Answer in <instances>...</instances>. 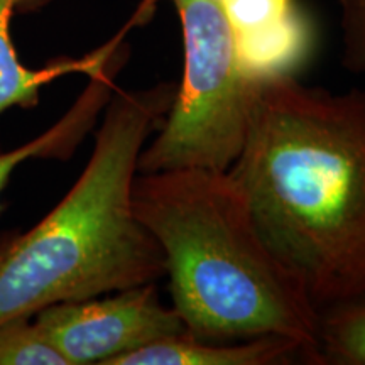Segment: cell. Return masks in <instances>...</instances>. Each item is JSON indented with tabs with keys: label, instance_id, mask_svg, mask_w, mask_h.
<instances>
[{
	"label": "cell",
	"instance_id": "obj_1",
	"mask_svg": "<svg viewBox=\"0 0 365 365\" xmlns=\"http://www.w3.org/2000/svg\"><path fill=\"white\" fill-rule=\"evenodd\" d=\"M269 249L323 307L365 294V91L261 81L227 171Z\"/></svg>",
	"mask_w": 365,
	"mask_h": 365
},
{
	"label": "cell",
	"instance_id": "obj_2",
	"mask_svg": "<svg viewBox=\"0 0 365 365\" xmlns=\"http://www.w3.org/2000/svg\"><path fill=\"white\" fill-rule=\"evenodd\" d=\"M176 88L161 81L113 90L73 188L38 225L0 235V322L164 277L163 252L135 215L132 186L140 150Z\"/></svg>",
	"mask_w": 365,
	"mask_h": 365
},
{
	"label": "cell",
	"instance_id": "obj_3",
	"mask_svg": "<svg viewBox=\"0 0 365 365\" xmlns=\"http://www.w3.org/2000/svg\"><path fill=\"white\" fill-rule=\"evenodd\" d=\"M132 205L161 249L186 333L213 341L286 336L318 365L319 308L269 249L227 171L137 173Z\"/></svg>",
	"mask_w": 365,
	"mask_h": 365
},
{
	"label": "cell",
	"instance_id": "obj_4",
	"mask_svg": "<svg viewBox=\"0 0 365 365\" xmlns=\"http://www.w3.org/2000/svg\"><path fill=\"white\" fill-rule=\"evenodd\" d=\"M175 6L185 46L182 80L137 170L228 171L247 137L259 83L242 71L220 0Z\"/></svg>",
	"mask_w": 365,
	"mask_h": 365
},
{
	"label": "cell",
	"instance_id": "obj_5",
	"mask_svg": "<svg viewBox=\"0 0 365 365\" xmlns=\"http://www.w3.org/2000/svg\"><path fill=\"white\" fill-rule=\"evenodd\" d=\"M36 325L68 365H110L132 350L186 331L175 307H166L156 282L98 299L65 301L34 314Z\"/></svg>",
	"mask_w": 365,
	"mask_h": 365
},
{
	"label": "cell",
	"instance_id": "obj_6",
	"mask_svg": "<svg viewBox=\"0 0 365 365\" xmlns=\"http://www.w3.org/2000/svg\"><path fill=\"white\" fill-rule=\"evenodd\" d=\"M53 0H0V113L12 107L33 108L41 90L66 75L93 76L108 65L125 36L135 27L134 16L110 41L81 58H56L43 68H29L21 61L12 39V21L19 14L41 11ZM139 26V22H137Z\"/></svg>",
	"mask_w": 365,
	"mask_h": 365
},
{
	"label": "cell",
	"instance_id": "obj_7",
	"mask_svg": "<svg viewBox=\"0 0 365 365\" xmlns=\"http://www.w3.org/2000/svg\"><path fill=\"white\" fill-rule=\"evenodd\" d=\"M309 362L299 341L266 335L242 344L202 340L190 333L166 336L113 359L110 365H286Z\"/></svg>",
	"mask_w": 365,
	"mask_h": 365
},
{
	"label": "cell",
	"instance_id": "obj_8",
	"mask_svg": "<svg viewBox=\"0 0 365 365\" xmlns=\"http://www.w3.org/2000/svg\"><path fill=\"white\" fill-rule=\"evenodd\" d=\"M127 58H129V46L124 44L117 49L102 71L88 76V86L83 93L51 129L19 148L0 153V195L21 164L31 159H68L73 156L85 135L93 129L105 105L110 100L115 90V76L127 63Z\"/></svg>",
	"mask_w": 365,
	"mask_h": 365
},
{
	"label": "cell",
	"instance_id": "obj_9",
	"mask_svg": "<svg viewBox=\"0 0 365 365\" xmlns=\"http://www.w3.org/2000/svg\"><path fill=\"white\" fill-rule=\"evenodd\" d=\"M242 71L252 81L296 76L313 51L312 22L298 7L281 21L261 29L234 34Z\"/></svg>",
	"mask_w": 365,
	"mask_h": 365
},
{
	"label": "cell",
	"instance_id": "obj_10",
	"mask_svg": "<svg viewBox=\"0 0 365 365\" xmlns=\"http://www.w3.org/2000/svg\"><path fill=\"white\" fill-rule=\"evenodd\" d=\"M365 365V294L319 309L318 365Z\"/></svg>",
	"mask_w": 365,
	"mask_h": 365
},
{
	"label": "cell",
	"instance_id": "obj_11",
	"mask_svg": "<svg viewBox=\"0 0 365 365\" xmlns=\"http://www.w3.org/2000/svg\"><path fill=\"white\" fill-rule=\"evenodd\" d=\"M0 365L68 364L36 325L34 317H14L0 322Z\"/></svg>",
	"mask_w": 365,
	"mask_h": 365
},
{
	"label": "cell",
	"instance_id": "obj_12",
	"mask_svg": "<svg viewBox=\"0 0 365 365\" xmlns=\"http://www.w3.org/2000/svg\"><path fill=\"white\" fill-rule=\"evenodd\" d=\"M232 33H247L281 21L296 7L294 0H220Z\"/></svg>",
	"mask_w": 365,
	"mask_h": 365
},
{
	"label": "cell",
	"instance_id": "obj_13",
	"mask_svg": "<svg viewBox=\"0 0 365 365\" xmlns=\"http://www.w3.org/2000/svg\"><path fill=\"white\" fill-rule=\"evenodd\" d=\"M340 9L341 65L365 75V0H335Z\"/></svg>",
	"mask_w": 365,
	"mask_h": 365
},
{
	"label": "cell",
	"instance_id": "obj_14",
	"mask_svg": "<svg viewBox=\"0 0 365 365\" xmlns=\"http://www.w3.org/2000/svg\"><path fill=\"white\" fill-rule=\"evenodd\" d=\"M143 2H145V4H148V6H150V7H156L159 0H143Z\"/></svg>",
	"mask_w": 365,
	"mask_h": 365
}]
</instances>
